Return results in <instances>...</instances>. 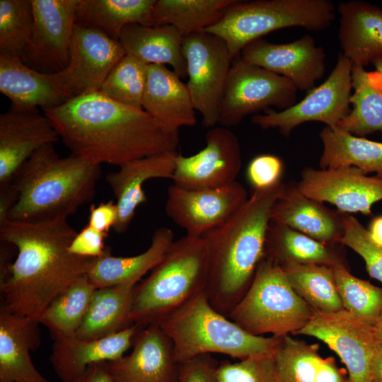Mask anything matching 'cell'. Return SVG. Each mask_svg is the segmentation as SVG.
<instances>
[{"label":"cell","mask_w":382,"mask_h":382,"mask_svg":"<svg viewBox=\"0 0 382 382\" xmlns=\"http://www.w3.org/2000/svg\"><path fill=\"white\" fill-rule=\"evenodd\" d=\"M108 235L86 225L77 232L69 247V251L81 257H98L106 248L105 239Z\"/></svg>","instance_id":"bcb514c9"},{"label":"cell","mask_w":382,"mask_h":382,"mask_svg":"<svg viewBox=\"0 0 382 382\" xmlns=\"http://www.w3.org/2000/svg\"><path fill=\"white\" fill-rule=\"evenodd\" d=\"M296 334L316 337L328 345L345 364L349 382H371V364L380 345L370 324L345 309L314 311Z\"/></svg>","instance_id":"4fadbf2b"},{"label":"cell","mask_w":382,"mask_h":382,"mask_svg":"<svg viewBox=\"0 0 382 382\" xmlns=\"http://www.w3.org/2000/svg\"><path fill=\"white\" fill-rule=\"evenodd\" d=\"M39 324L0 306V382H50L30 355L41 342Z\"/></svg>","instance_id":"d4e9b609"},{"label":"cell","mask_w":382,"mask_h":382,"mask_svg":"<svg viewBox=\"0 0 382 382\" xmlns=\"http://www.w3.org/2000/svg\"><path fill=\"white\" fill-rule=\"evenodd\" d=\"M371 239L382 247V215L373 218L368 228Z\"/></svg>","instance_id":"f907efd6"},{"label":"cell","mask_w":382,"mask_h":382,"mask_svg":"<svg viewBox=\"0 0 382 382\" xmlns=\"http://www.w3.org/2000/svg\"><path fill=\"white\" fill-rule=\"evenodd\" d=\"M374 71L369 72L371 77L382 91V57L375 59L372 63Z\"/></svg>","instance_id":"f5cc1de1"},{"label":"cell","mask_w":382,"mask_h":382,"mask_svg":"<svg viewBox=\"0 0 382 382\" xmlns=\"http://www.w3.org/2000/svg\"><path fill=\"white\" fill-rule=\"evenodd\" d=\"M332 269L344 309L374 326L382 312V288L354 277L344 262Z\"/></svg>","instance_id":"ab89813d"},{"label":"cell","mask_w":382,"mask_h":382,"mask_svg":"<svg viewBox=\"0 0 382 382\" xmlns=\"http://www.w3.org/2000/svg\"><path fill=\"white\" fill-rule=\"evenodd\" d=\"M131 353L108 361L115 382H176L179 363L173 342L158 325L141 328Z\"/></svg>","instance_id":"ffe728a7"},{"label":"cell","mask_w":382,"mask_h":382,"mask_svg":"<svg viewBox=\"0 0 382 382\" xmlns=\"http://www.w3.org/2000/svg\"><path fill=\"white\" fill-rule=\"evenodd\" d=\"M283 170V162L279 157L262 154L250 161L246 175L253 190H255L271 187L282 180Z\"/></svg>","instance_id":"ee69618b"},{"label":"cell","mask_w":382,"mask_h":382,"mask_svg":"<svg viewBox=\"0 0 382 382\" xmlns=\"http://www.w3.org/2000/svg\"><path fill=\"white\" fill-rule=\"evenodd\" d=\"M79 0H32L34 28L21 60L31 69L54 74L69 62Z\"/></svg>","instance_id":"5bb4252c"},{"label":"cell","mask_w":382,"mask_h":382,"mask_svg":"<svg viewBox=\"0 0 382 382\" xmlns=\"http://www.w3.org/2000/svg\"><path fill=\"white\" fill-rule=\"evenodd\" d=\"M280 267L295 292L314 311L329 313L344 309L331 267L299 263Z\"/></svg>","instance_id":"8d00e7d4"},{"label":"cell","mask_w":382,"mask_h":382,"mask_svg":"<svg viewBox=\"0 0 382 382\" xmlns=\"http://www.w3.org/2000/svg\"><path fill=\"white\" fill-rule=\"evenodd\" d=\"M219 362L212 354H202L179 363L176 382H219Z\"/></svg>","instance_id":"f6af8a7d"},{"label":"cell","mask_w":382,"mask_h":382,"mask_svg":"<svg viewBox=\"0 0 382 382\" xmlns=\"http://www.w3.org/2000/svg\"><path fill=\"white\" fill-rule=\"evenodd\" d=\"M0 91L11 105L22 109L56 108L69 99L46 74L27 66L21 59L0 54Z\"/></svg>","instance_id":"83f0119b"},{"label":"cell","mask_w":382,"mask_h":382,"mask_svg":"<svg viewBox=\"0 0 382 382\" xmlns=\"http://www.w3.org/2000/svg\"><path fill=\"white\" fill-rule=\"evenodd\" d=\"M236 0H156L154 26L169 25L182 35L204 31L218 22Z\"/></svg>","instance_id":"e575fe53"},{"label":"cell","mask_w":382,"mask_h":382,"mask_svg":"<svg viewBox=\"0 0 382 382\" xmlns=\"http://www.w3.org/2000/svg\"><path fill=\"white\" fill-rule=\"evenodd\" d=\"M340 243L358 253L371 277L382 283V247L371 239L368 229L351 214L344 216V233Z\"/></svg>","instance_id":"7bdbcfd3"},{"label":"cell","mask_w":382,"mask_h":382,"mask_svg":"<svg viewBox=\"0 0 382 382\" xmlns=\"http://www.w3.org/2000/svg\"><path fill=\"white\" fill-rule=\"evenodd\" d=\"M352 108L337 128L357 137L382 132V91L364 67L353 66Z\"/></svg>","instance_id":"d590c367"},{"label":"cell","mask_w":382,"mask_h":382,"mask_svg":"<svg viewBox=\"0 0 382 382\" xmlns=\"http://www.w3.org/2000/svg\"><path fill=\"white\" fill-rule=\"evenodd\" d=\"M297 186L308 197L330 203L344 214L371 215L373 205L382 200V177L367 176L353 166L305 168Z\"/></svg>","instance_id":"e0dca14e"},{"label":"cell","mask_w":382,"mask_h":382,"mask_svg":"<svg viewBox=\"0 0 382 382\" xmlns=\"http://www.w3.org/2000/svg\"><path fill=\"white\" fill-rule=\"evenodd\" d=\"M274 357L282 382H349L345 371L337 367L334 358L319 354L317 344L284 335Z\"/></svg>","instance_id":"f546056e"},{"label":"cell","mask_w":382,"mask_h":382,"mask_svg":"<svg viewBox=\"0 0 382 382\" xmlns=\"http://www.w3.org/2000/svg\"><path fill=\"white\" fill-rule=\"evenodd\" d=\"M298 89L286 78L243 60L232 63L220 103L218 124L229 128L248 115L274 107L286 109L296 103Z\"/></svg>","instance_id":"9c48e42d"},{"label":"cell","mask_w":382,"mask_h":382,"mask_svg":"<svg viewBox=\"0 0 382 382\" xmlns=\"http://www.w3.org/2000/svg\"><path fill=\"white\" fill-rule=\"evenodd\" d=\"M245 187L237 180L214 189L189 190L168 187L166 214L186 235L202 237L228 220L248 199Z\"/></svg>","instance_id":"2e32d148"},{"label":"cell","mask_w":382,"mask_h":382,"mask_svg":"<svg viewBox=\"0 0 382 382\" xmlns=\"http://www.w3.org/2000/svg\"><path fill=\"white\" fill-rule=\"evenodd\" d=\"M54 145L37 151L14 174L11 185L16 199L8 220L67 219L95 197L100 166L73 154L60 157Z\"/></svg>","instance_id":"277c9868"},{"label":"cell","mask_w":382,"mask_h":382,"mask_svg":"<svg viewBox=\"0 0 382 382\" xmlns=\"http://www.w3.org/2000/svg\"><path fill=\"white\" fill-rule=\"evenodd\" d=\"M242 166L236 135L229 128L215 126L205 134V146L197 154H178L173 185L189 190L220 187L234 181Z\"/></svg>","instance_id":"9a60e30c"},{"label":"cell","mask_w":382,"mask_h":382,"mask_svg":"<svg viewBox=\"0 0 382 382\" xmlns=\"http://www.w3.org/2000/svg\"><path fill=\"white\" fill-rule=\"evenodd\" d=\"M183 38L172 25L131 24L122 30L119 42L126 54L147 64L170 65L174 72L183 78L187 76Z\"/></svg>","instance_id":"f1b7e54d"},{"label":"cell","mask_w":382,"mask_h":382,"mask_svg":"<svg viewBox=\"0 0 382 382\" xmlns=\"http://www.w3.org/2000/svg\"><path fill=\"white\" fill-rule=\"evenodd\" d=\"M338 40L342 54L352 66L365 67L382 57V9L369 2L338 5Z\"/></svg>","instance_id":"484cf974"},{"label":"cell","mask_w":382,"mask_h":382,"mask_svg":"<svg viewBox=\"0 0 382 382\" xmlns=\"http://www.w3.org/2000/svg\"><path fill=\"white\" fill-rule=\"evenodd\" d=\"M352 64L341 52L335 67L319 86L310 90L299 102L282 110H270L251 117L253 124L263 129L276 128L288 137L297 126L320 122L335 128L349 113L352 93Z\"/></svg>","instance_id":"30bf717a"},{"label":"cell","mask_w":382,"mask_h":382,"mask_svg":"<svg viewBox=\"0 0 382 382\" xmlns=\"http://www.w3.org/2000/svg\"><path fill=\"white\" fill-rule=\"evenodd\" d=\"M156 0H79L76 23L96 29L119 41L128 25L154 26L152 11Z\"/></svg>","instance_id":"4dcf8cb0"},{"label":"cell","mask_w":382,"mask_h":382,"mask_svg":"<svg viewBox=\"0 0 382 382\" xmlns=\"http://www.w3.org/2000/svg\"><path fill=\"white\" fill-rule=\"evenodd\" d=\"M96 289L85 275L50 304L40 323L47 328L52 340L75 336Z\"/></svg>","instance_id":"74e56055"},{"label":"cell","mask_w":382,"mask_h":382,"mask_svg":"<svg viewBox=\"0 0 382 382\" xmlns=\"http://www.w3.org/2000/svg\"><path fill=\"white\" fill-rule=\"evenodd\" d=\"M323 152L321 169L356 167L364 173L382 177V142L357 137L337 127H324L320 132Z\"/></svg>","instance_id":"836d02e7"},{"label":"cell","mask_w":382,"mask_h":382,"mask_svg":"<svg viewBox=\"0 0 382 382\" xmlns=\"http://www.w3.org/2000/svg\"><path fill=\"white\" fill-rule=\"evenodd\" d=\"M314 239L284 224L270 220L265 257L279 266L287 263L318 264L333 267L343 262L337 245Z\"/></svg>","instance_id":"d6a6232c"},{"label":"cell","mask_w":382,"mask_h":382,"mask_svg":"<svg viewBox=\"0 0 382 382\" xmlns=\"http://www.w3.org/2000/svg\"><path fill=\"white\" fill-rule=\"evenodd\" d=\"M77 232L59 219L13 221L0 226V241L12 244L17 255L0 277L1 306L40 323L50 304L73 283L87 275L95 258L75 255L69 247Z\"/></svg>","instance_id":"6da1fadb"},{"label":"cell","mask_w":382,"mask_h":382,"mask_svg":"<svg viewBox=\"0 0 382 382\" xmlns=\"http://www.w3.org/2000/svg\"><path fill=\"white\" fill-rule=\"evenodd\" d=\"M335 18V7L329 0H236L204 31L224 40L235 59L268 33L291 27L322 31Z\"/></svg>","instance_id":"52a82bcc"},{"label":"cell","mask_w":382,"mask_h":382,"mask_svg":"<svg viewBox=\"0 0 382 382\" xmlns=\"http://www.w3.org/2000/svg\"><path fill=\"white\" fill-rule=\"evenodd\" d=\"M149 64L126 54L103 83L99 93L115 102L142 109Z\"/></svg>","instance_id":"f35d334b"},{"label":"cell","mask_w":382,"mask_h":382,"mask_svg":"<svg viewBox=\"0 0 382 382\" xmlns=\"http://www.w3.org/2000/svg\"><path fill=\"white\" fill-rule=\"evenodd\" d=\"M118 216L116 202L110 200L101 202L98 206L91 205L88 216V226L106 234L113 228Z\"/></svg>","instance_id":"7dc6e473"},{"label":"cell","mask_w":382,"mask_h":382,"mask_svg":"<svg viewBox=\"0 0 382 382\" xmlns=\"http://www.w3.org/2000/svg\"><path fill=\"white\" fill-rule=\"evenodd\" d=\"M142 109L168 134H178L180 127L197 123L187 84L165 65L149 64Z\"/></svg>","instance_id":"44dd1931"},{"label":"cell","mask_w":382,"mask_h":382,"mask_svg":"<svg viewBox=\"0 0 382 382\" xmlns=\"http://www.w3.org/2000/svg\"><path fill=\"white\" fill-rule=\"evenodd\" d=\"M140 328L132 325L115 334L96 340L75 336L57 338L54 340L50 361L62 382H74L89 365L123 357L132 347Z\"/></svg>","instance_id":"7402d4cb"},{"label":"cell","mask_w":382,"mask_h":382,"mask_svg":"<svg viewBox=\"0 0 382 382\" xmlns=\"http://www.w3.org/2000/svg\"><path fill=\"white\" fill-rule=\"evenodd\" d=\"M16 195L11 183L0 187V226L6 222L8 214L16 202Z\"/></svg>","instance_id":"681fc988"},{"label":"cell","mask_w":382,"mask_h":382,"mask_svg":"<svg viewBox=\"0 0 382 382\" xmlns=\"http://www.w3.org/2000/svg\"><path fill=\"white\" fill-rule=\"evenodd\" d=\"M284 185L281 180L253 190L228 220L202 236L209 255L204 293L212 306L227 318L248 289L265 257L272 210Z\"/></svg>","instance_id":"3957f363"},{"label":"cell","mask_w":382,"mask_h":382,"mask_svg":"<svg viewBox=\"0 0 382 382\" xmlns=\"http://www.w3.org/2000/svg\"><path fill=\"white\" fill-rule=\"evenodd\" d=\"M239 57L286 78L300 91L313 88L325 71L324 50L309 35L286 43L257 39L245 46Z\"/></svg>","instance_id":"ac0fdd59"},{"label":"cell","mask_w":382,"mask_h":382,"mask_svg":"<svg viewBox=\"0 0 382 382\" xmlns=\"http://www.w3.org/2000/svg\"><path fill=\"white\" fill-rule=\"evenodd\" d=\"M135 286L126 284L97 289L75 337L100 339L134 325L130 311Z\"/></svg>","instance_id":"1f68e13d"},{"label":"cell","mask_w":382,"mask_h":382,"mask_svg":"<svg viewBox=\"0 0 382 382\" xmlns=\"http://www.w3.org/2000/svg\"><path fill=\"white\" fill-rule=\"evenodd\" d=\"M65 146L96 165L119 168L133 161L176 151L178 134L163 131L143 109L126 106L99 92L43 110Z\"/></svg>","instance_id":"7a4b0ae2"},{"label":"cell","mask_w":382,"mask_h":382,"mask_svg":"<svg viewBox=\"0 0 382 382\" xmlns=\"http://www.w3.org/2000/svg\"><path fill=\"white\" fill-rule=\"evenodd\" d=\"M174 241L173 231L161 227L154 231L149 248L139 255L115 257L110 248L106 247L103 253L95 258L87 276L97 289L137 284L163 259Z\"/></svg>","instance_id":"4316f807"},{"label":"cell","mask_w":382,"mask_h":382,"mask_svg":"<svg viewBox=\"0 0 382 382\" xmlns=\"http://www.w3.org/2000/svg\"><path fill=\"white\" fill-rule=\"evenodd\" d=\"M344 214L303 195L290 181L273 206L271 221L284 224L325 243H340L344 233Z\"/></svg>","instance_id":"603a6c76"},{"label":"cell","mask_w":382,"mask_h":382,"mask_svg":"<svg viewBox=\"0 0 382 382\" xmlns=\"http://www.w3.org/2000/svg\"><path fill=\"white\" fill-rule=\"evenodd\" d=\"M60 139L43 113L11 105L0 115V187L11 183L18 169L34 153Z\"/></svg>","instance_id":"d6986e66"},{"label":"cell","mask_w":382,"mask_h":382,"mask_svg":"<svg viewBox=\"0 0 382 382\" xmlns=\"http://www.w3.org/2000/svg\"><path fill=\"white\" fill-rule=\"evenodd\" d=\"M373 330L377 342L382 347V312L374 325Z\"/></svg>","instance_id":"db71d44e"},{"label":"cell","mask_w":382,"mask_h":382,"mask_svg":"<svg viewBox=\"0 0 382 382\" xmlns=\"http://www.w3.org/2000/svg\"><path fill=\"white\" fill-rule=\"evenodd\" d=\"M187 86L193 105L208 129L218 124V114L234 58L224 40L203 31L184 37Z\"/></svg>","instance_id":"8fae6325"},{"label":"cell","mask_w":382,"mask_h":382,"mask_svg":"<svg viewBox=\"0 0 382 382\" xmlns=\"http://www.w3.org/2000/svg\"><path fill=\"white\" fill-rule=\"evenodd\" d=\"M125 54L118 40L96 29L76 24L68 66L61 71L46 74L69 100L98 92L109 73Z\"/></svg>","instance_id":"7c38bea8"},{"label":"cell","mask_w":382,"mask_h":382,"mask_svg":"<svg viewBox=\"0 0 382 382\" xmlns=\"http://www.w3.org/2000/svg\"><path fill=\"white\" fill-rule=\"evenodd\" d=\"M176 151L165 152L129 162L119 170L110 172L105 180L111 188L118 209L113 230L118 233L127 231L137 207L147 200L143 188L151 179H173L175 169Z\"/></svg>","instance_id":"cb8c5ba5"},{"label":"cell","mask_w":382,"mask_h":382,"mask_svg":"<svg viewBox=\"0 0 382 382\" xmlns=\"http://www.w3.org/2000/svg\"><path fill=\"white\" fill-rule=\"evenodd\" d=\"M208 249L202 237L174 241L150 274L134 288L130 320L140 328L159 325L195 296L204 292Z\"/></svg>","instance_id":"5b68a950"},{"label":"cell","mask_w":382,"mask_h":382,"mask_svg":"<svg viewBox=\"0 0 382 382\" xmlns=\"http://www.w3.org/2000/svg\"><path fill=\"white\" fill-rule=\"evenodd\" d=\"M74 382H115L112 378L108 361H100L89 365L83 374Z\"/></svg>","instance_id":"c3c4849f"},{"label":"cell","mask_w":382,"mask_h":382,"mask_svg":"<svg viewBox=\"0 0 382 382\" xmlns=\"http://www.w3.org/2000/svg\"><path fill=\"white\" fill-rule=\"evenodd\" d=\"M274 352L249 357L238 362L222 361L219 364V382H282Z\"/></svg>","instance_id":"b9f144b4"},{"label":"cell","mask_w":382,"mask_h":382,"mask_svg":"<svg viewBox=\"0 0 382 382\" xmlns=\"http://www.w3.org/2000/svg\"><path fill=\"white\" fill-rule=\"evenodd\" d=\"M33 28L32 0H0V54L21 59Z\"/></svg>","instance_id":"60d3db41"},{"label":"cell","mask_w":382,"mask_h":382,"mask_svg":"<svg viewBox=\"0 0 382 382\" xmlns=\"http://www.w3.org/2000/svg\"><path fill=\"white\" fill-rule=\"evenodd\" d=\"M313 313L293 289L282 268L265 257L228 318L253 335L282 337L296 333Z\"/></svg>","instance_id":"ba28073f"},{"label":"cell","mask_w":382,"mask_h":382,"mask_svg":"<svg viewBox=\"0 0 382 382\" xmlns=\"http://www.w3.org/2000/svg\"><path fill=\"white\" fill-rule=\"evenodd\" d=\"M177 361L212 353L240 360L272 353L282 337L253 335L214 309L205 293L195 296L158 325Z\"/></svg>","instance_id":"8992f818"},{"label":"cell","mask_w":382,"mask_h":382,"mask_svg":"<svg viewBox=\"0 0 382 382\" xmlns=\"http://www.w3.org/2000/svg\"><path fill=\"white\" fill-rule=\"evenodd\" d=\"M371 382H382V347L376 353L371 369Z\"/></svg>","instance_id":"816d5d0a"}]
</instances>
